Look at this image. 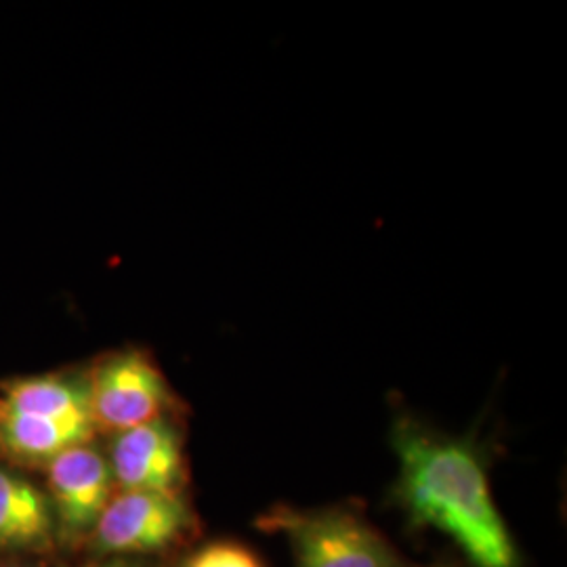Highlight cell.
Listing matches in <instances>:
<instances>
[{
  "label": "cell",
  "instance_id": "8fae6325",
  "mask_svg": "<svg viewBox=\"0 0 567 567\" xmlns=\"http://www.w3.org/2000/svg\"><path fill=\"white\" fill-rule=\"evenodd\" d=\"M425 567H452V566H425Z\"/></svg>",
  "mask_w": 567,
  "mask_h": 567
},
{
  "label": "cell",
  "instance_id": "ba28073f",
  "mask_svg": "<svg viewBox=\"0 0 567 567\" xmlns=\"http://www.w3.org/2000/svg\"><path fill=\"white\" fill-rule=\"evenodd\" d=\"M55 532L49 498L11 468L0 466V547H47Z\"/></svg>",
  "mask_w": 567,
  "mask_h": 567
},
{
  "label": "cell",
  "instance_id": "277c9868",
  "mask_svg": "<svg viewBox=\"0 0 567 567\" xmlns=\"http://www.w3.org/2000/svg\"><path fill=\"white\" fill-rule=\"evenodd\" d=\"M196 532V513L183 494L116 489L91 532V545L103 557L154 555L182 545Z\"/></svg>",
  "mask_w": 567,
  "mask_h": 567
},
{
  "label": "cell",
  "instance_id": "6da1fadb",
  "mask_svg": "<svg viewBox=\"0 0 567 567\" xmlns=\"http://www.w3.org/2000/svg\"><path fill=\"white\" fill-rule=\"evenodd\" d=\"M391 446L400 465L391 496L412 529L444 534L471 567H524L492 494L486 450L473 435H447L400 414Z\"/></svg>",
  "mask_w": 567,
  "mask_h": 567
},
{
  "label": "cell",
  "instance_id": "30bf717a",
  "mask_svg": "<svg viewBox=\"0 0 567 567\" xmlns=\"http://www.w3.org/2000/svg\"><path fill=\"white\" fill-rule=\"evenodd\" d=\"M93 567H145L137 566V564H133V561H126V559H122V561H110V564H100V566Z\"/></svg>",
  "mask_w": 567,
  "mask_h": 567
},
{
  "label": "cell",
  "instance_id": "7a4b0ae2",
  "mask_svg": "<svg viewBox=\"0 0 567 567\" xmlns=\"http://www.w3.org/2000/svg\"><path fill=\"white\" fill-rule=\"evenodd\" d=\"M255 526L286 538L295 567H423L408 561L360 508L349 505H274Z\"/></svg>",
  "mask_w": 567,
  "mask_h": 567
},
{
  "label": "cell",
  "instance_id": "9c48e42d",
  "mask_svg": "<svg viewBox=\"0 0 567 567\" xmlns=\"http://www.w3.org/2000/svg\"><path fill=\"white\" fill-rule=\"evenodd\" d=\"M183 567H265L261 557L243 543L217 540L192 553Z\"/></svg>",
  "mask_w": 567,
  "mask_h": 567
},
{
  "label": "cell",
  "instance_id": "52a82bcc",
  "mask_svg": "<svg viewBox=\"0 0 567 567\" xmlns=\"http://www.w3.org/2000/svg\"><path fill=\"white\" fill-rule=\"evenodd\" d=\"M97 429L91 421H65L0 408V452L25 465H49L70 447L91 444Z\"/></svg>",
  "mask_w": 567,
  "mask_h": 567
},
{
  "label": "cell",
  "instance_id": "3957f363",
  "mask_svg": "<svg viewBox=\"0 0 567 567\" xmlns=\"http://www.w3.org/2000/svg\"><path fill=\"white\" fill-rule=\"evenodd\" d=\"M84 374L97 431L116 435L168 419L177 410V398L163 370L143 349L131 347L107 353Z\"/></svg>",
  "mask_w": 567,
  "mask_h": 567
},
{
  "label": "cell",
  "instance_id": "8992f818",
  "mask_svg": "<svg viewBox=\"0 0 567 567\" xmlns=\"http://www.w3.org/2000/svg\"><path fill=\"white\" fill-rule=\"evenodd\" d=\"M44 466L51 489L49 503L61 534L68 538L91 536L116 492L107 456L91 442L61 452Z\"/></svg>",
  "mask_w": 567,
  "mask_h": 567
},
{
  "label": "cell",
  "instance_id": "5b68a950",
  "mask_svg": "<svg viewBox=\"0 0 567 567\" xmlns=\"http://www.w3.org/2000/svg\"><path fill=\"white\" fill-rule=\"evenodd\" d=\"M105 456L116 489L177 496L187 486L185 437L173 416L112 435Z\"/></svg>",
  "mask_w": 567,
  "mask_h": 567
}]
</instances>
